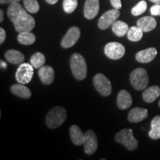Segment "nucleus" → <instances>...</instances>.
Masks as SVG:
<instances>
[{
  "instance_id": "23",
  "label": "nucleus",
  "mask_w": 160,
  "mask_h": 160,
  "mask_svg": "<svg viewBox=\"0 0 160 160\" xmlns=\"http://www.w3.org/2000/svg\"><path fill=\"white\" fill-rule=\"evenodd\" d=\"M152 139H158L160 138V116H157L152 119L151 123V131L148 133Z\"/></svg>"
},
{
  "instance_id": "25",
  "label": "nucleus",
  "mask_w": 160,
  "mask_h": 160,
  "mask_svg": "<svg viewBox=\"0 0 160 160\" xmlns=\"http://www.w3.org/2000/svg\"><path fill=\"white\" fill-rule=\"evenodd\" d=\"M143 33L144 32L138 26H133L130 28L128 31V39L132 42H138L142 38Z\"/></svg>"
},
{
  "instance_id": "10",
  "label": "nucleus",
  "mask_w": 160,
  "mask_h": 160,
  "mask_svg": "<svg viewBox=\"0 0 160 160\" xmlns=\"http://www.w3.org/2000/svg\"><path fill=\"white\" fill-rule=\"evenodd\" d=\"M84 149L85 153L92 155L97 151L98 148V140L94 131L88 130L85 133V140H84Z\"/></svg>"
},
{
  "instance_id": "8",
  "label": "nucleus",
  "mask_w": 160,
  "mask_h": 160,
  "mask_svg": "<svg viewBox=\"0 0 160 160\" xmlns=\"http://www.w3.org/2000/svg\"><path fill=\"white\" fill-rule=\"evenodd\" d=\"M106 57L109 59L117 60L121 59L125 55V47L119 42H109L105 45L104 49Z\"/></svg>"
},
{
  "instance_id": "35",
  "label": "nucleus",
  "mask_w": 160,
  "mask_h": 160,
  "mask_svg": "<svg viewBox=\"0 0 160 160\" xmlns=\"http://www.w3.org/2000/svg\"><path fill=\"white\" fill-rule=\"evenodd\" d=\"M3 19H4L3 11L2 10H1V11H0V22H2L3 21Z\"/></svg>"
},
{
  "instance_id": "1",
  "label": "nucleus",
  "mask_w": 160,
  "mask_h": 160,
  "mask_svg": "<svg viewBox=\"0 0 160 160\" xmlns=\"http://www.w3.org/2000/svg\"><path fill=\"white\" fill-rule=\"evenodd\" d=\"M7 13L8 17L14 25L15 30L19 33L31 31L34 28V19L27 13L26 10L19 2L9 5Z\"/></svg>"
},
{
  "instance_id": "28",
  "label": "nucleus",
  "mask_w": 160,
  "mask_h": 160,
  "mask_svg": "<svg viewBox=\"0 0 160 160\" xmlns=\"http://www.w3.org/2000/svg\"><path fill=\"white\" fill-rule=\"evenodd\" d=\"M148 5L145 1H140L139 3H137L133 8L131 9V13L133 16H139L142 14L144 12L146 11L147 10Z\"/></svg>"
},
{
  "instance_id": "6",
  "label": "nucleus",
  "mask_w": 160,
  "mask_h": 160,
  "mask_svg": "<svg viewBox=\"0 0 160 160\" xmlns=\"http://www.w3.org/2000/svg\"><path fill=\"white\" fill-rule=\"evenodd\" d=\"M93 82L96 90L103 97H108L111 93V82L102 73H98L96 75L93 79Z\"/></svg>"
},
{
  "instance_id": "29",
  "label": "nucleus",
  "mask_w": 160,
  "mask_h": 160,
  "mask_svg": "<svg viewBox=\"0 0 160 160\" xmlns=\"http://www.w3.org/2000/svg\"><path fill=\"white\" fill-rule=\"evenodd\" d=\"M78 5L77 0H64L63 9L67 13H71L75 11Z\"/></svg>"
},
{
  "instance_id": "33",
  "label": "nucleus",
  "mask_w": 160,
  "mask_h": 160,
  "mask_svg": "<svg viewBox=\"0 0 160 160\" xmlns=\"http://www.w3.org/2000/svg\"><path fill=\"white\" fill-rule=\"evenodd\" d=\"M21 0H0V3L1 4H9L11 5L12 3L19 2Z\"/></svg>"
},
{
  "instance_id": "12",
  "label": "nucleus",
  "mask_w": 160,
  "mask_h": 160,
  "mask_svg": "<svg viewBox=\"0 0 160 160\" xmlns=\"http://www.w3.org/2000/svg\"><path fill=\"white\" fill-rule=\"evenodd\" d=\"M99 11V0H86L84 6V16L86 19H93Z\"/></svg>"
},
{
  "instance_id": "17",
  "label": "nucleus",
  "mask_w": 160,
  "mask_h": 160,
  "mask_svg": "<svg viewBox=\"0 0 160 160\" xmlns=\"http://www.w3.org/2000/svg\"><path fill=\"white\" fill-rule=\"evenodd\" d=\"M137 26L143 32H149L153 30L157 26V21L153 17H144L137 21Z\"/></svg>"
},
{
  "instance_id": "7",
  "label": "nucleus",
  "mask_w": 160,
  "mask_h": 160,
  "mask_svg": "<svg viewBox=\"0 0 160 160\" xmlns=\"http://www.w3.org/2000/svg\"><path fill=\"white\" fill-rule=\"evenodd\" d=\"M33 68H34L31 63L20 64L15 75L18 83L23 84V85L29 83L33 78Z\"/></svg>"
},
{
  "instance_id": "24",
  "label": "nucleus",
  "mask_w": 160,
  "mask_h": 160,
  "mask_svg": "<svg viewBox=\"0 0 160 160\" xmlns=\"http://www.w3.org/2000/svg\"><path fill=\"white\" fill-rule=\"evenodd\" d=\"M17 40L22 45H30L35 42L36 37L31 31H23L18 35Z\"/></svg>"
},
{
  "instance_id": "20",
  "label": "nucleus",
  "mask_w": 160,
  "mask_h": 160,
  "mask_svg": "<svg viewBox=\"0 0 160 160\" xmlns=\"http://www.w3.org/2000/svg\"><path fill=\"white\" fill-rule=\"evenodd\" d=\"M160 88L157 85L151 86L143 92L142 98L147 103H152L159 97Z\"/></svg>"
},
{
  "instance_id": "21",
  "label": "nucleus",
  "mask_w": 160,
  "mask_h": 160,
  "mask_svg": "<svg viewBox=\"0 0 160 160\" xmlns=\"http://www.w3.org/2000/svg\"><path fill=\"white\" fill-rule=\"evenodd\" d=\"M12 93L22 99H29L31 97V91L28 88L26 87L23 84H15L11 88Z\"/></svg>"
},
{
  "instance_id": "15",
  "label": "nucleus",
  "mask_w": 160,
  "mask_h": 160,
  "mask_svg": "<svg viewBox=\"0 0 160 160\" xmlns=\"http://www.w3.org/2000/svg\"><path fill=\"white\" fill-rule=\"evenodd\" d=\"M148 116V112L147 109L142 108H134L130 111L128 116V119L131 122L137 123L146 119Z\"/></svg>"
},
{
  "instance_id": "26",
  "label": "nucleus",
  "mask_w": 160,
  "mask_h": 160,
  "mask_svg": "<svg viewBox=\"0 0 160 160\" xmlns=\"http://www.w3.org/2000/svg\"><path fill=\"white\" fill-rule=\"evenodd\" d=\"M30 62L34 68L39 69L44 66L45 63V57L43 53H40V52H37L32 56L30 60Z\"/></svg>"
},
{
  "instance_id": "4",
  "label": "nucleus",
  "mask_w": 160,
  "mask_h": 160,
  "mask_svg": "<svg viewBox=\"0 0 160 160\" xmlns=\"http://www.w3.org/2000/svg\"><path fill=\"white\" fill-rule=\"evenodd\" d=\"M117 142L123 145L129 151H133L138 147V141L133 137V130L125 128L118 132L115 137Z\"/></svg>"
},
{
  "instance_id": "2",
  "label": "nucleus",
  "mask_w": 160,
  "mask_h": 160,
  "mask_svg": "<svg viewBox=\"0 0 160 160\" xmlns=\"http://www.w3.org/2000/svg\"><path fill=\"white\" fill-rule=\"evenodd\" d=\"M71 69L77 80H83L87 76V64L82 56L79 53H73L70 59Z\"/></svg>"
},
{
  "instance_id": "14",
  "label": "nucleus",
  "mask_w": 160,
  "mask_h": 160,
  "mask_svg": "<svg viewBox=\"0 0 160 160\" xmlns=\"http://www.w3.org/2000/svg\"><path fill=\"white\" fill-rule=\"evenodd\" d=\"M157 49L155 48H150L138 52L136 54V59L139 62L148 63L157 57Z\"/></svg>"
},
{
  "instance_id": "27",
  "label": "nucleus",
  "mask_w": 160,
  "mask_h": 160,
  "mask_svg": "<svg viewBox=\"0 0 160 160\" xmlns=\"http://www.w3.org/2000/svg\"><path fill=\"white\" fill-rule=\"evenodd\" d=\"M25 8L29 13H37L39 11V5L37 0H23Z\"/></svg>"
},
{
  "instance_id": "3",
  "label": "nucleus",
  "mask_w": 160,
  "mask_h": 160,
  "mask_svg": "<svg viewBox=\"0 0 160 160\" xmlns=\"http://www.w3.org/2000/svg\"><path fill=\"white\" fill-rule=\"evenodd\" d=\"M67 118V112L62 107H55L51 109L45 119V122L49 128L55 129L62 125Z\"/></svg>"
},
{
  "instance_id": "16",
  "label": "nucleus",
  "mask_w": 160,
  "mask_h": 160,
  "mask_svg": "<svg viewBox=\"0 0 160 160\" xmlns=\"http://www.w3.org/2000/svg\"><path fill=\"white\" fill-rule=\"evenodd\" d=\"M117 106L119 109L126 110L129 108L132 105V97L130 93L125 90H122L117 96Z\"/></svg>"
},
{
  "instance_id": "5",
  "label": "nucleus",
  "mask_w": 160,
  "mask_h": 160,
  "mask_svg": "<svg viewBox=\"0 0 160 160\" xmlns=\"http://www.w3.org/2000/svg\"><path fill=\"white\" fill-rule=\"evenodd\" d=\"M130 81L136 90L142 91L148 85L149 79L147 71L142 68L133 70L130 75Z\"/></svg>"
},
{
  "instance_id": "22",
  "label": "nucleus",
  "mask_w": 160,
  "mask_h": 160,
  "mask_svg": "<svg viewBox=\"0 0 160 160\" xmlns=\"http://www.w3.org/2000/svg\"><path fill=\"white\" fill-rule=\"evenodd\" d=\"M112 31L116 36L119 37H122L125 36L128 33L129 28L127 23L124 22L122 21L117 20L111 26Z\"/></svg>"
},
{
  "instance_id": "11",
  "label": "nucleus",
  "mask_w": 160,
  "mask_h": 160,
  "mask_svg": "<svg viewBox=\"0 0 160 160\" xmlns=\"http://www.w3.org/2000/svg\"><path fill=\"white\" fill-rule=\"evenodd\" d=\"M80 37V30L78 27H71L64 36L61 41V46L64 48H69L77 43Z\"/></svg>"
},
{
  "instance_id": "36",
  "label": "nucleus",
  "mask_w": 160,
  "mask_h": 160,
  "mask_svg": "<svg viewBox=\"0 0 160 160\" xmlns=\"http://www.w3.org/2000/svg\"><path fill=\"white\" fill-rule=\"evenodd\" d=\"M1 68H7V65H6V63L5 62L3 61H1Z\"/></svg>"
},
{
  "instance_id": "37",
  "label": "nucleus",
  "mask_w": 160,
  "mask_h": 160,
  "mask_svg": "<svg viewBox=\"0 0 160 160\" xmlns=\"http://www.w3.org/2000/svg\"><path fill=\"white\" fill-rule=\"evenodd\" d=\"M150 1L155 4H160V0H150Z\"/></svg>"
},
{
  "instance_id": "30",
  "label": "nucleus",
  "mask_w": 160,
  "mask_h": 160,
  "mask_svg": "<svg viewBox=\"0 0 160 160\" xmlns=\"http://www.w3.org/2000/svg\"><path fill=\"white\" fill-rule=\"evenodd\" d=\"M150 11L153 16H160V4H155L152 6Z\"/></svg>"
},
{
  "instance_id": "32",
  "label": "nucleus",
  "mask_w": 160,
  "mask_h": 160,
  "mask_svg": "<svg viewBox=\"0 0 160 160\" xmlns=\"http://www.w3.org/2000/svg\"><path fill=\"white\" fill-rule=\"evenodd\" d=\"M6 39V33L5 31L2 28H0V44H2Z\"/></svg>"
},
{
  "instance_id": "19",
  "label": "nucleus",
  "mask_w": 160,
  "mask_h": 160,
  "mask_svg": "<svg viewBox=\"0 0 160 160\" xmlns=\"http://www.w3.org/2000/svg\"><path fill=\"white\" fill-rule=\"evenodd\" d=\"M5 59L13 65H20L25 60V56L22 53L17 50H9L5 53Z\"/></svg>"
},
{
  "instance_id": "34",
  "label": "nucleus",
  "mask_w": 160,
  "mask_h": 160,
  "mask_svg": "<svg viewBox=\"0 0 160 160\" xmlns=\"http://www.w3.org/2000/svg\"><path fill=\"white\" fill-rule=\"evenodd\" d=\"M48 4H51V5H54L58 2V0H45Z\"/></svg>"
},
{
  "instance_id": "9",
  "label": "nucleus",
  "mask_w": 160,
  "mask_h": 160,
  "mask_svg": "<svg viewBox=\"0 0 160 160\" xmlns=\"http://www.w3.org/2000/svg\"><path fill=\"white\" fill-rule=\"evenodd\" d=\"M120 15V12L118 9H112L105 12L98 21V27L102 30L108 28L117 21Z\"/></svg>"
},
{
  "instance_id": "18",
  "label": "nucleus",
  "mask_w": 160,
  "mask_h": 160,
  "mask_svg": "<svg viewBox=\"0 0 160 160\" xmlns=\"http://www.w3.org/2000/svg\"><path fill=\"white\" fill-rule=\"evenodd\" d=\"M70 137L71 141L76 145H83L85 140V133L77 125H72L70 128Z\"/></svg>"
},
{
  "instance_id": "13",
  "label": "nucleus",
  "mask_w": 160,
  "mask_h": 160,
  "mask_svg": "<svg viewBox=\"0 0 160 160\" xmlns=\"http://www.w3.org/2000/svg\"><path fill=\"white\" fill-rule=\"evenodd\" d=\"M38 74H39V79L45 85H51L54 80V70L51 66H42V68H40Z\"/></svg>"
},
{
  "instance_id": "38",
  "label": "nucleus",
  "mask_w": 160,
  "mask_h": 160,
  "mask_svg": "<svg viewBox=\"0 0 160 160\" xmlns=\"http://www.w3.org/2000/svg\"><path fill=\"white\" fill-rule=\"evenodd\" d=\"M159 106L160 107V100H159Z\"/></svg>"
},
{
  "instance_id": "31",
  "label": "nucleus",
  "mask_w": 160,
  "mask_h": 160,
  "mask_svg": "<svg viewBox=\"0 0 160 160\" xmlns=\"http://www.w3.org/2000/svg\"><path fill=\"white\" fill-rule=\"evenodd\" d=\"M111 1V5L113 6V8L119 10L122 8L121 0H110Z\"/></svg>"
}]
</instances>
